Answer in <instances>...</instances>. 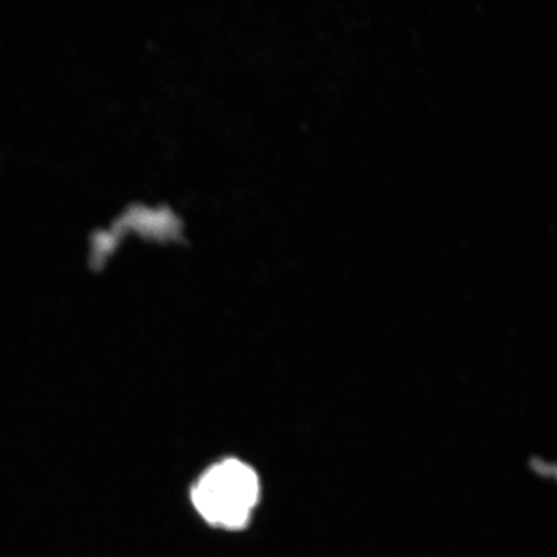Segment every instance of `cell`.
Instances as JSON below:
<instances>
[{
  "mask_svg": "<svg viewBox=\"0 0 557 557\" xmlns=\"http://www.w3.org/2000/svg\"><path fill=\"white\" fill-rule=\"evenodd\" d=\"M261 496L257 472L239 459L209 468L191 492L193 504L209 524L240 529L248 524Z\"/></svg>",
  "mask_w": 557,
  "mask_h": 557,
  "instance_id": "1",
  "label": "cell"
}]
</instances>
